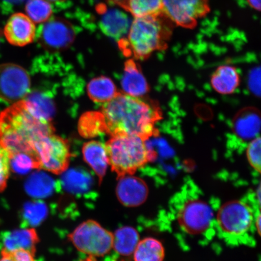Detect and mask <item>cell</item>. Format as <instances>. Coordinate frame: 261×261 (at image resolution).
<instances>
[{"label": "cell", "mask_w": 261, "mask_h": 261, "mask_svg": "<svg viewBox=\"0 0 261 261\" xmlns=\"http://www.w3.org/2000/svg\"><path fill=\"white\" fill-rule=\"evenodd\" d=\"M8 1L12 2V3H21L23 2L24 0H8Z\"/></svg>", "instance_id": "obj_37"}, {"label": "cell", "mask_w": 261, "mask_h": 261, "mask_svg": "<svg viewBox=\"0 0 261 261\" xmlns=\"http://www.w3.org/2000/svg\"><path fill=\"white\" fill-rule=\"evenodd\" d=\"M111 136L133 135L143 140L159 135L156 124L163 114L158 102L151 99L133 97L118 92L109 102L104 103L102 112Z\"/></svg>", "instance_id": "obj_1"}, {"label": "cell", "mask_w": 261, "mask_h": 261, "mask_svg": "<svg viewBox=\"0 0 261 261\" xmlns=\"http://www.w3.org/2000/svg\"><path fill=\"white\" fill-rule=\"evenodd\" d=\"M139 241V234L136 228L120 227L113 234V248L120 255L129 256L135 252Z\"/></svg>", "instance_id": "obj_25"}, {"label": "cell", "mask_w": 261, "mask_h": 261, "mask_svg": "<svg viewBox=\"0 0 261 261\" xmlns=\"http://www.w3.org/2000/svg\"><path fill=\"white\" fill-rule=\"evenodd\" d=\"M83 154L84 161L99 178V184H102L109 165L106 145L95 140L88 142L83 147Z\"/></svg>", "instance_id": "obj_19"}, {"label": "cell", "mask_w": 261, "mask_h": 261, "mask_svg": "<svg viewBox=\"0 0 261 261\" xmlns=\"http://www.w3.org/2000/svg\"><path fill=\"white\" fill-rule=\"evenodd\" d=\"M259 212L256 213L254 207L246 201H228L218 211L215 218L218 230L227 241L238 242L253 230L256 215Z\"/></svg>", "instance_id": "obj_6"}, {"label": "cell", "mask_w": 261, "mask_h": 261, "mask_svg": "<svg viewBox=\"0 0 261 261\" xmlns=\"http://www.w3.org/2000/svg\"><path fill=\"white\" fill-rule=\"evenodd\" d=\"M260 73L259 70L257 73V69L254 70L250 73L249 76V87L251 91L254 93H260Z\"/></svg>", "instance_id": "obj_34"}, {"label": "cell", "mask_w": 261, "mask_h": 261, "mask_svg": "<svg viewBox=\"0 0 261 261\" xmlns=\"http://www.w3.org/2000/svg\"><path fill=\"white\" fill-rule=\"evenodd\" d=\"M55 181L50 175L38 171L32 173L25 182V191L31 197L40 199L48 197L53 193Z\"/></svg>", "instance_id": "obj_22"}, {"label": "cell", "mask_w": 261, "mask_h": 261, "mask_svg": "<svg viewBox=\"0 0 261 261\" xmlns=\"http://www.w3.org/2000/svg\"><path fill=\"white\" fill-rule=\"evenodd\" d=\"M35 254L23 249L11 251L2 249L0 261H37Z\"/></svg>", "instance_id": "obj_33"}, {"label": "cell", "mask_w": 261, "mask_h": 261, "mask_svg": "<svg viewBox=\"0 0 261 261\" xmlns=\"http://www.w3.org/2000/svg\"><path fill=\"white\" fill-rule=\"evenodd\" d=\"M182 193L176 213L179 228L189 236L211 237L216 226L213 208L198 195Z\"/></svg>", "instance_id": "obj_5"}, {"label": "cell", "mask_w": 261, "mask_h": 261, "mask_svg": "<svg viewBox=\"0 0 261 261\" xmlns=\"http://www.w3.org/2000/svg\"><path fill=\"white\" fill-rule=\"evenodd\" d=\"M116 195L120 203L128 207H138L144 203L149 194L145 181L133 175H126L118 178Z\"/></svg>", "instance_id": "obj_12"}, {"label": "cell", "mask_w": 261, "mask_h": 261, "mask_svg": "<svg viewBox=\"0 0 261 261\" xmlns=\"http://www.w3.org/2000/svg\"><path fill=\"white\" fill-rule=\"evenodd\" d=\"M68 238L77 250L91 257L103 256L113 249V233L96 221L84 222Z\"/></svg>", "instance_id": "obj_7"}, {"label": "cell", "mask_w": 261, "mask_h": 261, "mask_svg": "<svg viewBox=\"0 0 261 261\" xmlns=\"http://www.w3.org/2000/svg\"><path fill=\"white\" fill-rule=\"evenodd\" d=\"M261 217L260 214H257L255 218V221H254V226H255L257 233L260 236V223H261Z\"/></svg>", "instance_id": "obj_36"}, {"label": "cell", "mask_w": 261, "mask_h": 261, "mask_svg": "<svg viewBox=\"0 0 261 261\" xmlns=\"http://www.w3.org/2000/svg\"><path fill=\"white\" fill-rule=\"evenodd\" d=\"M97 10L100 14V27L103 34L118 41L123 38L128 28V20L125 14L103 5L99 6Z\"/></svg>", "instance_id": "obj_16"}, {"label": "cell", "mask_w": 261, "mask_h": 261, "mask_svg": "<svg viewBox=\"0 0 261 261\" xmlns=\"http://www.w3.org/2000/svg\"><path fill=\"white\" fill-rule=\"evenodd\" d=\"M36 36L42 47L60 50L73 43L76 34L70 22L63 18L51 17L37 30Z\"/></svg>", "instance_id": "obj_11"}, {"label": "cell", "mask_w": 261, "mask_h": 261, "mask_svg": "<svg viewBox=\"0 0 261 261\" xmlns=\"http://www.w3.org/2000/svg\"><path fill=\"white\" fill-rule=\"evenodd\" d=\"M49 2H57L59 1H61V0H47Z\"/></svg>", "instance_id": "obj_38"}, {"label": "cell", "mask_w": 261, "mask_h": 261, "mask_svg": "<svg viewBox=\"0 0 261 261\" xmlns=\"http://www.w3.org/2000/svg\"><path fill=\"white\" fill-rule=\"evenodd\" d=\"M121 86L124 93L133 97H143L149 92L148 82L140 65L133 59L125 62Z\"/></svg>", "instance_id": "obj_14"}, {"label": "cell", "mask_w": 261, "mask_h": 261, "mask_svg": "<svg viewBox=\"0 0 261 261\" xmlns=\"http://www.w3.org/2000/svg\"><path fill=\"white\" fill-rule=\"evenodd\" d=\"M10 166L16 174L25 175L32 169H39L37 158L29 153L19 152L10 155Z\"/></svg>", "instance_id": "obj_30"}, {"label": "cell", "mask_w": 261, "mask_h": 261, "mask_svg": "<svg viewBox=\"0 0 261 261\" xmlns=\"http://www.w3.org/2000/svg\"><path fill=\"white\" fill-rule=\"evenodd\" d=\"M23 100L33 116L41 121L51 122L56 112V107L48 92L40 90L29 91Z\"/></svg>", "instance_id": "obj_17"}, {"label": "cell", "mask_w": 261, "mask_h": 261, "mask_svg": "<svg viewBox=\"0 0 261 261\" xmlns=\"http://www.w3.org/2000/svg\"><path fill=\"white\" fill-rule=\"evenodd\" d=\"M61 177L64 188L71 194H83L90 189L92 178L83 169L74 168L65 171Z\"/></svg>", "instance_id": "obj_26"}, {"label": "cell", "mask_w": 261, "mask_h": 261, "mask_svg": "<svg viewBox=\"0 0 261 261\" xmlns=\"http://www.w3.org/2000/svg\"><path fill=\"white\" fill-rule=\"evenodd\" d=\"M34 151L39 169L61 174L68 169L71 158L69 145L66 140L54 134L38 140Z\"/></svg>", "instance_id": "obj_8"}, {"label": "cell", "mask_w": 261, "mask_h": 261, "mask_svg": "<svg viewBox=\"0 0 261 261\" xmlns=\"http://www.w3.org/2000/svg\"><path fill=\"white\" fill-rule=\"evenodd\" d=\"M117 93L118 91L113 81L106 76L93 78L87 85L88 95L95 103L109 102Z\"/></svg>", "instance_id": "obj_23"}, {"label": "cell", "mask_w": 261, "mask_h": 261, "mask_svg": "<svg viewBox=\"0 0 261 261\" xmlns=\"http://www.w3.org/2000/svg\"><path fill=\"white\" fill-rule=\"evenodd\" d=\"M211 12L210 0H163L162 12L174 23L194 29Z\"/></svg>", "instance_id": "obj_9"}, {"label": "cell", "mask_w": 261, "mask_h": 261, "mask_svg": "<svg viewBox=\"0 0 261 261\" xmlns=\"http://www.w3.org/2000/svg\"><path fill=\"white\" fill-rule=\"evenodd\" d=\"M233 130L238 138L252 140L259 136L260 117L255 108L248 107L241 110L233 120Z\"/></svg>", "instance_id": "obj_15"}, {"label": "cell", "mask_w": 261, "mask_h": 261, "mask_svg": "<svg viewBox=\"0 0 261 261\" xmlns=\"http://www.w3.org/2000/svg\"><path fill=\"white\" fill-rule=\"evenodd\" d=\"M106 148L109 164L117 178L134 175L156 158L155 153L146 145V140L136 136H112Z\"/></svg>", "instance_id": "obj_4"}, {"label": "cell", "mask_w": 261, "mask_h": 261, "mask_svg": "<svg viewBox=\"0 0 261 261\" xmlns=\"http://www.w3.org/2000/svg\"><path fill=\"white\" fill-rule=\"evenodd\" d=\"M132 14L134 18L162 13L163 0H109Z\"/></svg>", "instance_id": "obj_21"}, {"label": "cell", "mask_w": 261, "mask_h": 261, "mask_svg": "<svg viewBox=\"0 0 261 261\" xmlns=\"http://www.w3.org/2000/svg\"><path fill=\"white\" fill-rule=\"evenodd\" d=\"M35 25L29 16L22 13H15L6 22L4 34L10 44L23 47L32 43L36 37Z\"/></svg>", "instance_id": "obj_13"}, {"label": "cell", "mask_w": 261, "mask_h": 261, "mask_svg": "<svg viewBox=\"0 0 261 261\" xmlns=\"http://www.w3.org/2000/svg\"><path fill=\"white\" fill-rule=\"evenodd\" d=\"M175 25L163 13L135 18L126 37L118 41L126 57L145 60L155 51L166 50Z\"/></svg>", "instance_id": "obj_3"}, {"label": "cell", "mask_w": 261, "mask_h": 261, "mask_svg": "<svg viewBox=\"0 0 261 261\" xmlns=\"http://www.w3.org/2000/svg\"><path fill=\"white\" fill-rule=\"evenodd\" d=\"M54 132L51 122L41 121L32 115L24 100L12 103L0 113V143L10 155L25 152L36 156L35 143Z\"/></svg>", "instance_id": "obj_2"}, {"label": "cell", "mask_w": 261, "mask_h": 261, "mask_svg": "<svg viewBox=\"0 0 261 261\" xmlns=\"http://www.w3.org/2000/svg\"><path fill=\"white\" fill-rule=\"evenodd\" d=\"M39 237L34 228H22L6 232L2 237V249L15 250L23 249L35 254Z\"/></svg>", "instance_id": "obj_18"}, {"label": "cell", "mask_w": 261, "mask_h": 261, "mask_svg": "<svg viewBox=\"0 0 261 261\" xmlns=\"http://www.w3.org/2000/svg\"><path fill=\"white\" fill-rule=\"evenodd\" d=\"M260 136L251 140L247 148V158L252 167L257 172H260L261 155H260Z\"/></svg>", "instance_id": "obj_31"}, {"label": "cell", "mask_w": 261, "mask_h": 261, "mask_svg": "<svg viewBox=\"0 0 261 261\" xmlns=\"http://www.w3.org/2000/svg\"><path fill=\"white\" fill-rule=\"evenodd\" d=\"M78 130L81 136L87 139L108 134L105 117L101 112L84 113L78 122Z\"/></svg>", "instance_id": "obj_24"}, {"label": "cell", "mask_w": 261, "mask_h": 261, "mask_svg": "<svg viewBox=\"0 0 261 261\" xmlns=\"http://www.w3.org/2000/svg\"><path fill=\"white\" fill-rule=\"evenodd\" d=\"M249 5L256 11H260V0H247Z\"/></svg>", "instance_id": "obj_35"}, {"label": "cell", "mask_w": 261, "mask_h": 261, "mask_svg": "<svg viewBox=\"0 0 261 261\" xmlns=\"http://www.w3.org/2000/svg\"><path fill=\"white\" fill-rule=\"evenodd\" d=\"M133 255L135 261H163L165 252L161 241L148 237L139 241Z\"/></svg>", "instance_id": "obj_27"}, {"label": "cell", "mask_w": 261, "mask_h": 261, "mask_svg": "<svg viewBox=\"0 0 261 261\" xmlns=\"http://www.w3.org/2000/svg\"><path fill=\"white\" fill-rule=\"evenodd\" d=\"M211 84L212 88L218 93H233L240 86L239 73L237 68L232 65H221L212 74Z\"/></svg>", "instance_id": "obj_20"}, {"label": "cell", "mask_w": 261, "mask_h": 261, "mask_svg": "<svg viewBox=\"0 0 261 261\" xmlns=\"http://www.w3.org/2000/svg\"><path fill=\"white\" fill-rule=\"evenodd\" d=\"M10 155L7 150L0 143V192L7 187L10 175Z\"/></svg>", "instance_id": "obj_32"}, {"label": "cell", "mask_w": 261, "mask_h": 261, "mask_svg": "<svg viewBox=\"0 0 261 261\" xmlns=\"http://www.w3.org/2000/svg\"><path fill=\"white\" fill-rule=\"evenodd\" d=\"M48 208L41 201H29L24 205L22 217L28 226L32 227L39 226L47 218Z\"/></svg>", "instance_id": "obj_29"}, {"label": "cell", "mask_w": 261, "mask_h": 261, "mask_svg": "<svg viewBox=\"0 0 261 261\" xmlns=\"http://www.w3.org/2000/svg\"><path fill=\"white\" fill-rule=\"evenodd\" d=\"M25 9L26 15L34 23H44L53 14V9L47 0H28Z\"/></svg>", "instance_id": "obj_28"}, {"label": "cell", "mask_w": 261, "mask_h": 261, "mask_svg": "<svg viewBox=\"0 0 261 261\" xmlns=\"http://www.w3.org/2000/svg\"><path fill=\"white\" fill-rule=\"evenodd\" d=\"M31 80L23 68L15 64L0 65V99L14 103L30 91Z\"/></svg>", "instance_id": "obj_10"}]
</instances>
